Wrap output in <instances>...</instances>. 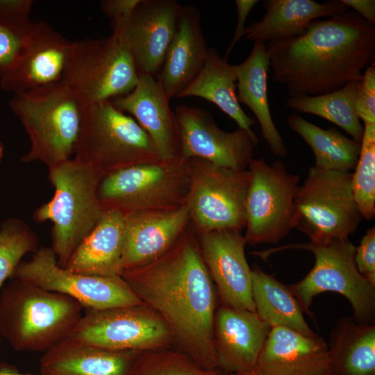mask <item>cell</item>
Listing matches in <instances>:
<instances>
[{"label":"cell","instance_id":"cell-6","mask_svg":"<svg viewBox=\"0 0 375 375\" xmlns=\"http://www.w3.org/2000/svg\"><path fill=\"white\" fill-rule=\"evenodd\" d=\"M74 158L101 178L120 169L161 160L146 131L110 101L83 109Z\"/></svg>","mask_w":375,"mask_h":375},{"label":"cell","instance_id":"cell-44","mask_svg":"<svg viewBox=\"0 0 375 375\" xmlns=\"http://www.w3.org/2000/svg\"><path fill=\"white\" fill-rule=\"evenodd\" d=\"M3 144L2 142L0 140V163L3 158Z\"/></svg>","mask_w":375,"mask_h":375},{"label":"cell","instance_id":"cell-1","mask_svg":"<svg viewBox=\"0 0 375 375\" xmlns=\"http://www.w3.org/2000/svg\"><path fill=\"white\" fill-rule=\"evenodd\" d=\"M122 277L165 322L180 351L207 370L219 368L214 345L216 292L190 225L165 253L124 270Z\"/></svg>","mask_w":375,"mask_h":375},{"label":"cell","instance_id":"cell-37","mask_svg":"<svg viewBox=\"0 0 375 375\" xmlns=\"http://www.w3.org/2000/svg\"><path fill=\"white\" fill-rule=\"evenodd\" d=\"M356 112L363 124H375V62L363 72L359 82L356 101Z\"/></svg>","mask_w":375,"mask_h":375},{"label":"cell","instance_id":"cell-29","mask_svg":"<svg viewBox=\"0 0 375 375\" xmlns=\"http://www.w3.org/2000/svg\"><path fill=\"white\" fill-rule=\"evenodd\" d=\"M327 346L331 375H375V324L343 317Z\"/></svg>","mask_w":375,"mask_h":375},{"label":"cell","instance_id":"cell-16","mask_svg":"<svg viewBox=\"0 0 375 375\" xmlns=\"http://www.w3.org/2000/svg\"><path fill=\"white\" fill-rule=\"evenodd\" d=\"M174 112L181 157L238 171L248 169L258 138L239 128L232 132L222 130L210 114L199 108L179 105Z\"/></svg>","mask_w":375,"mask_h":375},{"label":"cell","instance_id":"cell-39","mask_svg":"<svg viewBox=\"0 0 375 375\" xmlns=\"http://www.w3.org/2000/svg\"><path fill=\"white\" fill-rule=\"evenodd\" d=\"M32 0H0V19L22 21L29 19Z\"/></svg>","mask_w":375,"mask_h":375},{"label":"cell","instance_id":"cell-21","mask_svg":"<svg viewBox=\"0 0 375 375\" xmlns=\"http://www.w3.org/2000/svg\"><path fill=\"white\" fill-rule=\"evenodd\" d=\"M271 328L256 312L221 305L214 322L219 367L227 374L253 373Z\"/></svg>","mask_w":375,"mask_h":375},{"label":"cell","instance_id":"cell-23","mask_svg":"<svg viewBox=\"0 0 375 375\" xmlns=\"http://www.w3.org/2000/svg\"><path fill=\"white\" fill-rule=\"evenodd\" d=\"M208 49L198 10L182 6L177 31L157 76L169 100L178 97L196 78L206 61Z\"/></svg>","mask_w":375,"mask_h":375},{"label":"cell","instance_id":"cell-4","mask_svg":"<svg viewBox=\"0 0 375 375\" xmlns=\"http://www.w3.org/2000/svg\"><path fill=\"white\" fill-rule=\"evenodd\" d=\"M47 178L54 195L34 211L33 218L52 222L51 248L58 265L65 268L105 211L98 197L101 177L88 165L70 158L48 168Z\"/></svg>","mask_w":375,"mask_h":375},{"label":"cell","instance_id":"cell-17","mask_svg":"<svg viewBox=\"0 0 375 375\" xmlns=\"http://www.w3.org/2000/svg\"><path fill=\"white\" fill-rule=\"evenodd\" d=\"M195 234L221 305L256 312L252 269L245 256L247 242L242 232L226 229Z\"/></svg>","mask_w":375,"mask_h":375},{"label":"cell","instance_id":"cell-5","mask_svg":"<svg viewBox=\"0 0 375 375\" xmlns=\"http://www.w3.org/2000/svg\"><path fill=\"white\" fill-rule=\"evenodd\" d=\"M30 142L24 163L47 168L69 160L74 152L83 108L61 82L14 94L9 102Z\"/></svg>","mask_w":375,"mask_h":375},{"label":"cell","instance_id":"cell-27","mask_svg":"<svg viewBox=\"0 0 375 375\" xmlns=\"http://www.w3.org/2000/svg\"><path fill=\"white\" fill-rule=\"evenodd\" d=\"M269 57L265 42H254L249 56L244 61L235 65L237 74V99L247 106L258 120L263 138L272 154L283 157L287 149L276 128L267 97V73Z\"/></svg>","mask_w":375,"mask_h":375},{"label":"cell","instance_id":"cell-15","mask_svg":"<svg viewBox=\"0 0 375 375\" xmlns=\"http://www.w3.org/2000/svg\"><path fill=\"white\" fill-rule=\"evenodd\" d=\"M182 6L174 0H140L112 34L130 52L139 74L158 76L177 31Z\"/></svg>","mask_w":375,"mask_h":375},{"label":"cell","instance_id":"cell-11","mask_svg":"<svg viewBox=\"0 0 375 375\" xmlns=\"http://www.w3.org/2000/svg\"><path fill=\"white\" fill-rule=\"evenodd\" d=\"M190 183L187 204L195 233L245 228L248 169L238 171L190 158Z\"/></svg>","mask_w":375,"mask_h":375},{"label":"cell","instance_id":"cell-24","mask_svg":"<svg viewBox=\"0 0 375 375\" xmlns=\"http://www.w3.org/2000/svg\"><path fill=\"white\" fill-rule=\"evenodd\" d=\"M140 351H113L67 337L43 353L40 375H129Z\"/></svg>","mask_w":375,"mask_h":375},{"label":"cell","instance_id":"cell-32","mask_svg":"<svg viewBox=\"0 0 375 375\" xmlns=\"http://www.w3.org/2000/svg\"><path fill=\"white\" fill-rule=\"evenodd\" d=\"M360 81L348 83L342 88L321 95L290 97L287 106L299 112L322 117L344 130L360 142L364 126L356 112V97Z\"/></svg>","mask_w":375,"mask_h":375},{"label":"cell","instance_id":"cell-31","mask_svg":"<svg viewBox=\"0 0 375 375\" xmlns=\"http://www.w3.org/2000/svg\"><path fill=\"white\" fill-rule=\"evenodd\" d=\"M288 126L310 147L315 167L328 170L349 172L354 169L360 151V142L335 128L323 129L293 113L287 118Z\"/></svg>","mask_w":375,"mask_h":375},{"label":"cell","instance_id":"cell-34","mask_svg":"<svg viewBox=\"0 0 375 375\" xmlns=\"http://www.w3.org/2000/svg\"><path fill=\"white\" fill-rule=\"evenodd\" d=\"M360 151L351 176L354 200L362 217L375 216V124H364Z\"/></svg>","mask_w":375,"mask_h":375},{"label":"cell","instance_id":"cell-41","mask_svg":"<svg viewBox=\"0 0 375 375\" xmlns=\"http://www.w3.org/2000/svg\"><path fill=\"white\" fill-rule=\"evenodd\" d=\"M258 2V0H235V3L236 5L238 12V22L233 34L232 40L227 48L224 58L228 59L233 48L240 40L244 36L245 33V22L248 15L253 9V8Z\"/></svg>","mask_w":375,"mask_h":375},{"label":"cell","instance_id":"cell-20","mask_svg":"<svg viewBox=\"0 0 375 375\" xmlns=\"http://www.w3.org/2000/svg\"><path fill=\"white\" fill-rule=\"evenodd\" d=\"M72 44L47 22H35L23 58L10 74L1 78V88L17 94L60 83Z\"/></svg>","mask_w":375,"mask_h":375},{"label":"cell","instance_id":"cell-2","mask_svg":"<svg viewBox=\"0 0 375 375\" xmlns=\"http://www.w3.org/2000/svg\"><path fill=\"white\" fill-rule=\"evenodd\" d=\"M265 47L271 77L290 97L321 95L362 81L363 69L375 62V27L347 10Z\"/></svg>","mask_w":375,"mask_h":375},{"label":"cell","instance_id":"cell-10","mask_svg":"<svg viewBox=\"0 0 375 375\" xmlns=\"http://www.w3.org/2000/svg\"><path fill=\"white\" fill-rule=\"evenodd\" d=\"M139 77L130 52L111 34L73 42L60 82L84 109L129 93Z\"/></svg>","mask_w":375,"mask_h":375},{"label":"cell","instance_id":"cell-25","mask_svg":"<svg viewBox=\"0 0 375 375\" xmlns=\"http://www.w3.org/2000/svg\"><path fill=\"white\" fill-rule=\"evenodd\" d=\"M125 215L105 210L93 230L69 258L65 269L101 276H122Z\"/></svg>","mask_w":375,"mask_h":375},{"label":"cell","instance_id":"cell-7","mask_svg":"<svg viewBox=\"0 0 375 375\" xmlns=\"http://www.w3.org/2000/svg\"><path fill=\"white\" fill-rule=\"evenodd\" d=\"M356 248L349 239H344L324 244H290L251 253L265 260L272 253L289 249L312 252L315 259L312 269L298 283L288 285L302 311L310 315L314 297L322 292H334L349 301L358 322L375 324V287L358 272L354 260Z\"/></svg>","mask_w":375,"mask_h":375},{"label":"cell","instance_id":"cell-18","mask_svg":"<svg viewBox=\"0 0 375 375\" xmlns=\"http://www.w3.org/2000/svg\"><path fill=\"white\" fill-rule=\"evenodd\" d=\"M139 81L129 93L110 101L131 116L153 142L161 160L181 156L178 119L156 76L139 74Z\"/></svg>","mask_w":375,"mask_h":375},{"label":"cell","instance_id":"cell-35","mask_svg":"<svg viewBox=\"0 0 375 375\" xmlns=\"http://www.w3.org/2000/svg\"><path fill=\"white\" fill-rule=\"evenodd\" d=\"M129 375H219L207 370L191 357L180 351L165 347L140 351Z\"/></svg>","mask_w":375,"mask_h":375},{"label":"cell","instance_id":"cell-13","mask_svg":"<svg viewBox=\"0 0 375 375\" xmlns=\"http://www.w3.org/2000/svg\"><path fill=\"white\" fill-rule=\"evenodd\" d=\"M68 337L113 351H144L174 343L165 322L144 304L87 310Z\"/></svg>","mask_w":375,"mask_h":375},{"label":"cell","instance_id":"cell-22","mask_svg":"<svg viewBox=\"0 0 375 375\" xmlns=\"http://www.w3.org/2000/svg\"><path fill=\"white\" fill-rule=\"evenodd\" d=\"M124 215V271L162 255L186 230L190 222L188 204L174 210Z\"/></svg>","mask_w":375,"mask_h":375},{"label":"cell","instance_id":"cell-28","mask_svg":"<svg viewBox=\"0 0 375 375\" xmlns=\"http://www.w3.org/2000/svg\"><path fill=\"white\" fill-rule=\"evenodd\" d=\"M235 65L222 58L217 49L209 48L202 69L178 98L197 97L209 101L233 119L239 128L257 138L251 129L255 119L244 112L237 99Z\"/></svg>","mask_w":375,"mask_h":375},{"label":"cell","instance_id":"cell-40","mask_svg":"<svg viewBox=\"0 0 375 375\" xmlns=\"http://www.w3.org/2000/svg\"><path fill=\"white\" fill-rule=\"evenodd\" d=\"M140 0H103L100 3L102 12L111 19V23L128 17Z\"/></svg>","mask_w":375,"mask_h":375},{"label":"cell","instance_id":"cell-45","mask_svg":"<svg viewBox=\"0 0 375 375\" xmlns=\"http://www.w3.org/2000/svg\"><path fill=\"white\" fill-rule=\"evenodd\" d=\"M227 375H254L253 373H247V374H232Z\"/></svg>","mask_w":375,"mask_h":375},{"label":"cell","instance_id":"cell-3","mask_svg":"<svg viewBox=\"0 0 375 375\" xmlns=\"http://www.w3.org/2000/svg\"><path fill=\"white\" fill-rule=\"evenodd\" d=\"M83 307L18 278L0 291V338L15 351L46 352L72 333Z\"/></svg>","mask_w":375,"mask_h":375},{"label":"cell","instance_id":"cell-42","mask_svg":"<svg viewBox=\"0 0 375 375\" xmlns=\"http://www.w3.org/2000/svg\"><path fill=\"white\" fill-rule=\"evenodd\" d=\"M348 8H351L367 23L375 25L374 0H340Z\"/></svg>","mask_w":375,"mask_h":375},{"label":"cell","instance_id":"cell-33","mask_svg":"<svg viewBox=\"0 0 375 375\" xmlns=\"http://www.w3.org/2000/svg\"><path fill=\"white\" fill-rule=\"evenodd\" d=\"M39 239L27 223L17 217L3 220L0 224V290L11 278L22 258L38 249ZM0 338V344L1 343Z\"/></svg>","mask_w":375,"mask_h":375},{"label":"cell","instance_id":"cell-43","mask_svg":"<svg viewBox=\"0 0 375 375\" xmlns=\"http://www.w3.org/2000/svg\"><path fill=\"white\" fill-rule=\"evenodd\" d=\"M0 375H34L30 374L21 373L17 369L10 365L0 362Z\"/></svg>","mask_w":375,"mask_h":375},{"label":"cell","instance_id":"cell-30","mask_svg":"<svg viewBox=\"0 0 375 375\" xmlns=\"http://www.w3.org/2000/svg\"><path fill=\"white\" fill-rule=\"evenodd\" d=\"M251 293L256 313L272 328L285 327L306 334L314 333L288 286L258 267L252 269Z\"/></svg>","mask_w":375,"mask_h":375},{"label":"cell","instance_id":"cell-26","mask_svg":"<svg viewBox=\"0 0 375 375\" xmlns=\"http://www.w3.org/2000/svg\"><path fill=\"white\" fill-rule=\"evenodd\" d=\"M265 13L245 29L246 40L267 43L300 34L312 21L333 17L348 10L340 0H265Z\"/></svg>","mask_w":375,"mask_h":375},{"label":"cell","instance_id":"cell-19","mask_svg":"<svg viewBox=\"0 0 375 375\" xmlns=\"http://www.w3.org/2000/svg\"><path fill=\"white\" fill-rule=\"evenodd\" d=\"M254 375H331L327 343L316 333L272 327Z\"/></svg>","mask_w":375,"mask_h":375},{"label":"cell","instance_id":"cell-14","mask_svg":"<svg viewBox=\"0 0 375 375\" xmlns=\"http://www.w3.org/2000/svg\"><path fill=\"white\" fill-rule=\"evenodd\" d=\"M12 278L69 297L87 310L144 304L122 276L86 275L67 270L58 265L51 247L38 248L30 260L21 262Z\"/></svg>","mask_w":375,"mask_h":375},{"label":"cell","instance_id":"cell-38","mask_svg":"<svg viewBox=\"0 0 375 375\" xmlns=\"http://www.w3.org/2000/svg\"><path fill=\"white\" fill-rule=\"evenodd\" d=\"M354 260L360 274L375 287V227L369 228L356 248Z\"/></svg>","mask_w":375,"mask_h":375},{"label":"cell","instance_id":"cell-9","mask_svg":"<svg viewBox=\"0 0 375 375\" xmlns=\"http://www.w3.org/2000/svg\"><path fill=\"white\" fill-rule=\"evenodd\" d=\"M351 176L349 172L311 167L294 199L293 228L316 244L349 239L362 219Z\"/></svg>","mask_w":375,"mask_h":375},{"label":"cell","instance_id":"cell-36","mask_svg":"<svg viewBox=\"0 0 375 375\" xmlns=\"http://www.w3.org/2000/svg\"><path fill=\"white\" fill-rule=\"evenodd\" d=\"M35 22L30 19L10 21L0 19V77L10 74L23 58Z\"/></svg>","mask_w":375,"mask_h":375},{"label":"cell","instance_id":"cell-12","mask_svg":"<svg viewBox=\"0 0 375 375\" xmlns=\"http://www.w3.org/2000/svg\"><path fill=\"white\" fill-rule=\"evenodd\" d=\"M250 182L245 200L248 244H277L293 229L294 203L299 176L290 173L283 162L267 164L252 158L248 167Z\"/></svg>","mask_w":375,"mask_h":375},{"label":"cell","instance_id":"cell-8","mask_svg":"<svg viewBox=\"0 0 375 375\" xmlns=\"http://www.w3.org/2000/svg\"><path fill=\"white\" fill-rule=\"evenodd\" d=\"M189 160L181 156L143 163L102 178L98 197L103 210L132 212L169 210L187 204Z\"/></svg>","mask_w":375,"mask_h":375}]
</instances>
